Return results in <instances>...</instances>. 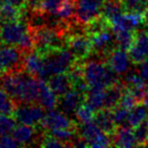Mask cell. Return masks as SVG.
<instances>
[{
    "mask_svg": "<svg viewBox=\"0 0 148 148\" xmlns=\"http://www.w3.org/2000/svg\"><path fill=\"white\" fill-rule=\"evenodd\" d=\"M82 74L89 88L106 89L119 83V75L110 67L109 64L106 65L99 60L86 62L82 67Z\"/></svg>",
    "mask_w": 148,
    "mask_h": 148,
    "instance_id": "obj_1",
    "label": "cell"
},
{
    "mask_svg": "<svg viewBox=\"0 0 148 148\" xmlns=\"http://www.w3.org/2000/svg\"><path fill=\"white\" fill-rule=\"evenodd\" d=\"M45 58V75L46 79H49L52 75L59 73H65L70 71L75 63V56L70 49L54 50L44 55Z\"/></svg>",
    "mask_w": 148,
    "mask_h": 148,
    "instance_id": "obj_2",
    "label": "cell"
},
{
    "mask_svg": "<svg viewBox=\"0 0 148 148\" xmlns=\"http://www.w3.org/2000/svg\"><path fill=\"white\" fill-rule=\"evenodd\" d=\"M32 31L35 38L36 50L43 55L63 47V38L58 29L44 27Z\"/></svg>",
    "mask_w": 148,
    "mask_h": 148,
    "instance_id": "obj_3",
    "label": "cell"
},
{
    "mask_svg": "<svg viewBox=\"0 0 148 148\" xmlns=\"http://www.w3.org/2000/svg\"><path fill=\"white\" fill-rule=\"evenodd\" d=\"M23 52L16 46L5 45L0 47V74L23 70Z\"/></svg>",
    "mask_w": 148,
    "mask_h": 148,
    "instance_id": "obj_4",
    "label": "cell"
},
{
    "mask_svg": "<svg viewBox=\"0 0 148 148\" xmlns=\"http://www.w3.org/2000/svg\"><path fill=\"white\" fill-rule=\"evenodd\" d=\"M31 29L21 21H6L0 25V39L5 45L18 46L23 38Z\"/></svg>",
    "mask_w": 148,
    "mask_h": 148,
    "instance_id": "obj_5",
    "label": "cell"
},
{
    "mask_svg": "<svg viewBox=\"0 0 148 148\" xmlns=\"http://www.w3.org/2000/svg\"><path fill=\"white\" fill-rule=\"evenodd\" d=\"M45 109L36 103H21L14 111V118L19 124L36 126L41 124L45 117Z\"/></svg>",
    "mask_w": 148,
    "mask_h": 148,
    "instance_id": "obj_6",
    "label": "cell"
},
{
    "mask_svg": "<svg viewBox=\"0 0 148 148\" xmlns=\"http://www.w3.org/2000/svg\"><path fill=\"white\" fill-rule=\"evenodd\" d=\"M76 17L81 23H89L99 18L105 0H75Z\"/></svg>",
    "mask_w": 148,
    "mask_h": 148,
    "instance_id": "obj_7",
    "label": "cell"
},
{
    "mask_svg": "<svg viewBox=\"0 0 148 148\" xmlns=\"http://www.w3.org/2000/svg\"><path fill=\"white\" fill-rule=\"evenodd\" d=\"M89 40L91 44V50L99 53V55L108 54L112 51L114 43H116L115 34L113 29H109V27L103 29L99 32L89 34Z\"/></svg>",
    "mask_w": 148,
    "mask_h": 148,
    "instance_id": "obj_8",
    "label": "cell"
},
{
    "mask_svg": "<svg viewBox=\"0 0 148 148\" xmlns=\"http://www.w3.org/2000/svg\"><path fill=\"white\" fill-rule=\"evenodd\" d=\"M23 67L29 74L42 80H46L45 58L38 50L27 52V54L23 56Z\"/></svg>",
    "mask_w": 148,
    "mask_h": 148,
    "instance_id": "obj_9",
    "label": "cell"
},
{
    "mask_svg": "<svg viewBox=\"0 0 148 148\" xmlns=\"http://www.w3.org/2000/svg\"><path fill=\"white\" fill-rule=\"evenodd\" d=\"M131 63L133 62L130 58L129 52L121 48L112 50L108 55V64L118 75H125L130 71Z\"/></svg>",
    "mask_w": 148,
    "mask_h": 148,
    "instance_id": "obj_10",
    "label": "cell"
},
{
    "mask_svg": "<svg viewBox=\"0 0 148 148\" xmlns=\"http://www.w3.org/2000/svg\"><path fill=\"white\" fill-rule=\"evenodd\" d=\"M128 52L134 64H139L148 59V32H137L133 45Z\"/></svg>",
    "mask_w": 148,
    "mask_h": 148,
    "instance_id": "obj_11",
    "label": "cell"
},
{
    "mask_svg": "<svg viewBox=\"0 0 148 148\" xmlns=\"http://www.w3.org/2000/svg\"><path fill=\"white\" fill-rule=\"evenodd\" d=\"M65 113L58 110H51L48 111L45 115L43 121L41 122L42 127L47 131H53L58 129H66V128H74L73 123L67 117Z\"/></svg>",
    "mask_w": 148,
    "mask_h": 148,
    "instance_id": "obj_12",
    "label": "cell"
},
{
    "mask_svg": "<svg viewBox=\"0 0 148 148\" xmlns=\"http://www.w3.org/2000/svg\"><path fill=\"white\" fill-rule=\"evenodd\" d=\"M85 95L76 89L71 88L69 91L60 97L58 105L63 113L66 115H74L79 107L83 103Z\"/></svg>",
    "mask_w": 148,
    "mask_h": 148,
    "instance_id": "obj_13",
    "label": "cell"
},
{
    "mask_svg": "<svg viewBox=\"0 0 148 148\" xmlns=\"http://www.w3.org/2000/svg\"><path fill=\"white\" fill-rule=\"evenodd\" d=\"M68 48L73 53L75 58L78 60L84 59L89 55L91 50V44L89 38L84 35H73L68 39Z\"/></svg>",
    "mask_w": 148,
    "mask_h": 148,
    "instance_id": "obj_14",
    "label": "cell"
},
{
    "mask_svg": "<svg viewBox=\"0 0 148 148\" xmlns=\"http://www.w3.org/2000/svg\"><path fill=\"white\" fill-rule=\"evenodd\" d=\"M113 145L123 148L138 146L134 135V130H132V128L127 125L120 126L119 128H117L116 132L114 133Z\"/></svg>",
    "mask_w": 148,
    "mask_h": 148,
    "instance_id": "obj_15",
    "label": "cell"
},
{
    "mask_svg": "<svg viewBox=\"0 0 148 148\" xmlns=\"http://www.w3.org/2000/svg\"><path fill=\"white\" fill-rule=\"evenodd\" d=\"M48 85L52 88V90L58 95L61 97L64 93L69 91L73 87L72 85V79L69 74L65 73H59L52 75L48 79Z\"/></svg>",
    "mask_w": 148,
    "mask_h": 148,
    "instance_id": "obj_16",
    "label": "cell"
},
{
    "mask_svg": "<svg viewBox=\"0 0 148 148\" xmlns=\"http://www.w3.org/2000/svg\"><path fill=\"white\" fill-rule=\"evenodd\" d=\"M95 122L105 133L109 135H113L118 127L114 121L112 110L110 109H101L97 111L95 116Z\"/></svg>",
    "mask_w": 148,
    "mask_h": 148,
    "instance_id": "obj_17",
    "label": "cell"
},
{
    "mask_svg": "<svg viewBox=\"0 0 148 148\" xmlns=\"http://www.w3.org/2000/svg\"><path fill=\"white\" fill-rule=\"evenodd\" d=\"M58 95L52 90L51 87L48 85V83L43 80L41 85V90H40V95L38 103L41 105L46 111H51L54 110L58 106Z\"/></svg>",
    "mask_w": 148,
    "mask_h": 148,
    "instance_id": "obj_18",
    "label": "cell"
},
{
    "mask_svg": "<svg viewBox=\"0 0 148 148\" xmlns=\"http://www.w3.org/2000/svg\"><path fill=\"white\" fill-rule=\"evenodd\" d=\"M106 89L89 88L85 95V103L97 113L101 109H105Z\"/></svg>",
    "mask_w": 148,
    "mask_h": 148,
    "instance_id": "obj_19",
    "label": "cell"
},
{
    "mask_svg": "<svg viewBox=\"0 0 148 148\" xmlns=\"http://www.w3.org/2000/svg\"><path fill=\"white\" fill-rule=\"evenodd\" d=\"M124 91H125V86L121 83H117L106 88L105 109L113 110L114 108L119 106Z\"/></svg>",
    "mask_w": 148,
    "mask_h": 148,
    "instance_id": "obj_20",
    "label": "cell"
},
{
    "mask_svg": "<svg viewBox=\"0 0 148 148\" xmlns=\"http://www.w3.org/2000/svg\"><path fill=\"white\" fill-rule=\"evenodd\" d=\"M78 135L81 138L85 140L87 142V144L91 143L93 140H95L101 133H103V130L97 126V124L93 121L87 122V123L80 124V126L78 127Z\"/></svg>",
    "mask_w": 148,
    "mask_h": 148,
    "instance_id": "obj_21",
    "label": "cell"
},
{
    "mask_svg": "<svg viewBox=\"0 0 148 148\" xmlns=\"http://www.w3.org/2000/svg\"><path fill=\"white\" fill-rule=\"evenodd\" d=\"M12 136L15 138L17 142L21 145H29L35 139V130L33 129V126L21 124L16 126L12 132Z\"/></svg>",
    "mask_w": 148,
    "mask_h": 148,
    "instance_id": "obj_22",
    "label": "cell"
},
{
    "mask_svg": "<svg viewBox=\"0 0 148 148\" xmlns=\"http://www.w3.org/2000/svg\"><path fill=\"white\" fill-rule=\"evenodd\" d=\"M148 119V109L143 103H138L130 110L127 125L131 128H136Z\"/></svg>",
    "mask_w": 148,
    "mask_h": 148,
    "instance_id": "obj_23",
    "label": "cell"
},
{
    "mask_svg": "<svg viewBox=\"0 0 148 148\" xmlns=\"http://www.w3.org/2000/svg\"><path fill=\"white\" fill-rule=\"evenodd\" d=\"M123 10L121 0H105L101 8V16L110 23L116 16L122 14Z\"/></svg>",
    "mask_w": 148,
    "mask_h": 148,
    "instance_id": "obj_24",
    "label": "cell"
},
{
    "mask_svg": "<svg viewBox=\"0 0 148 148\" xmlns=\"http://www.w3.org/2000/svg\"><path fill=\"white\" fill-rule=\"evenodd\" d=\"M21 17V8L8 2L0 3V21L2 23L6 21H19Z\"/></svg>",
    "mask_w": 148,
    "mask_h": 148,
    "instance_id": "obj_25",
    "label": "cell"
},
{
    "mask_svg": "<svg viewBox=\"0 0 148 148\" xmlns=\"http://www.w3.org/2000/svg\"><path fill=\"white\" fill-rule=\"evenodd\" d=\"M115 34L116 44L119 48L126 51H129L133 42L135 40V31L131 29H119V31H113Z\"/></svg>",
    "mask_w": 148,
    "mask_h": 148,
    "instance_id": "obj_26",
    "label": "cell"
},
{
    "mask_svg": "<svg viewBox=\"0 0 148 148\" xmlns=\"http://www.w3.org/2000/svg\"><path fill=\"white\" fill-rule=\"evenodd\" d=\"M60 21H67L76 16V2L75 0H63L58 12L56 13Z\"/></svg>",
    "mask_w": 148,
    "mask_h": 148,
    "instance_id": "obj_27",
    "label": "cell"
},
{
    "mask_svg": "<svg viewBox=\"0 0 148 148\" xmlns=\"http://www.w3.org/2000/svg\"><path fill=\"white\" fill-rule=\"evenodd\" d=\"M15 101L5 92L4 89L0 87V114L3 115H11L14 114L16 109Z\"/></svg>",
    "mask_w": 148,
    "mask_h": 148,
    "instance_id": "obj_28",
    "label": "cell"
},
{
    "mask_svg": "<svg viewBox=\"0 0 148 148\" xmlns=\"http://www.w3.org/2000/svg\"><path fill=\"white\" fill-rule=\"evenodd\" d=\"M126 12L142 13L148 7V0H121Z\"/></svg>",
    "mask_w": 148,
    "mask_h": 148,
    "instance_id": "obj_29",
    "label": "cell"
},
{
    "mask_svg": "<svg viewBox=\"0 0 148 148\" xmlns=\"http://www.w3.org/2000/svg\"><path fill=\"white\" fill-rule=\"evenodd\" d=\"M16 119L11 115L0 114V135H8L16 127Z\"/></svg>",
    "mask_w": 148,
    "mask_h": 148,
    "instance_id": "obj_30",
    "label": "cell"
},
{
    "mask_svg": "<svg viewBox=\"0 0 148 148\" xmlns=\"http://www.w3.org/2000/svg\"><path fill=\"white\" fill-rule=\"evenodd\" d=\"M75 118L80 124L87 123L95 120V112L91 109L90 107L86 105V103H82L80 107L77 109V111L75 112Z\"/></svg>",
    "mask_w": 148,
    "mask_h": 148,
    "instance_id": "obj_31",
    "label": "cell"
},
{
    "mask_svg": "<svg viewBox=\"0 0 148 148\" xmlns=\"http://www.w3.org/2000/svg\"><path fill=\"white\" fill-rule=\"evenodd\" d=\"M134 135L138 146H147L148 144V119L134 128Z\"/></svg>",
    "mask_w": 148,
    "mask_h": 148,
    "instance_id": "obj_32",
    "label": "cell"
},
{
    "mask_svg": "<svg viewBox=\"0 0 148 148\" xmlns=\"http://www.w3.org/2000/svg\"><path fill=\"white\" fill-rule=\"evenodd\" d=\"M112 113H113V118H114V121H115L116 125L119 126V127L120 126L127 125L126 123H128L130 110L121 107V106H117V107L112 110Z\"/></svg>",
    "mask_w": 148,
    "mask_h": 148,
    "instance_id": "obj_33",
    "label": "cell"
},
{
    "mask_svg": "<svg viewBox=\"0 0 148 148\" xmlns=\"http://www.w3.org/2000/svg\"><path fill=\"white\" fill-rule=\"evenodd\" d=\"M63 0H40L39 10L47 14H56Z\"/></svg>",
    "mask_w": 148,
    "mask_h": 148,
    "instance_id": "obj_34",
    "label": "cell"
},
{
    "mask_svg": "<svg viewBox=\"0 0 148 148\" xmlns=\"http://www.w3.org/2000/svg\"><path fill=\"white\" fill-rule=\"evenodd\" d=\"M139 103L140 101L136 99L135 95L130 92L128 89H126V90L124 91L123 95H122L119 106H121V107H123V108H126V109H128V110H131Z\"/></svg>",
    "mask_w": 148,
    "mask_h": 148,
    "instance_id": "obj_35",
    "label": "cell"
},
{
    "mask_svg": "<svg viewBox=\"0 0 148 148\" xmlns=\"http://www.w3.org/2000/svg\"><path fill=\"white\" fill-rule=\"evenodd\" d=\"M21 144L15 140L13 136L8 135H0V147L1 148H13L18 147Z\"/></svg>",
    "mask_w": 148,
    "mask_h": 148,
    "instance_id": "obj_36",
    "label": "cell"
},
{
    "mask_svg": "<svg viewBox=\"0 0 148 148\" xmlns=\"http://www.w3.org/2000/svg\"><path fill=\"white\" fill-rule=\"evenodd\" d=\"M41 146L43 147H50V148H54V147H66L65 143L61 142L60 140L56 139L55 137L50 135L49 137L45 138V139L42 140Z\"/></svg>",
    "mask_w": 148,
    "mask_h": 148,
    "instance_id": "obj_37",
    "label": "cell"
},
{
    "mask_svg": "<svg viewBox=\"0 0 148 148\" xmlns=\"http://www.w3.org/2000/svg\"><path fill=\"white\" fill-rule=\"evenodd\" d=\"M138 67L136 71L139 73V75L144 79L146 83L148 84V59L144 60L143 62L137 64Z\"/></svg>",
    "mask_w": 148,
    "mask_h": 148,
    "instance_id": "obj_38",
    "label": "cell"
},
{
    "mask_svg": "<svg viewBox=\"0 0 148 148\" xmlns=\"http://www.w3.org/2000/svg\"><path fill=\"white\" fill-rule=\"evenodd\" d=\"M4 2H8V3H10V4L15 5V6L21 8V7L27 5V0H4Z\"/></svg>",
    "mask_w": 148,
    "mask_h": 148,
    "instance_id": "obj_39",
    "label": "cell"
},
{
    "mask_svg": "<svg viewBox=\"0 0 148 148\" xmlns=\"http://www.w3.org/2000/svg\"><path fill=\"white\" fill-rule=\"evenodd\" d=\"M143 21H144V23H145V25H148V7L143 12Z\"/></svg>",
    "mask_w": 148,
    "mask_h": 148,
    "instance_id": "obj_40",
    "label": "cell"
},
{
    "mask_svg": "<svg viewBox=\"0 0 148 148\" xmlns=\"http://www.w3.org/2000/svg\"><path fill=\"white\" fill-rule=\"evenodd\" d=\"M142 103H143V105L145 106V107L148 109V91L146 92V95H145V97H144V99H143V101H142Z\"/></svg>",
    "mask_w": 148,
    "mask_h": 148,
    "instance_id": "obj_41",
    "label": "cell"
},
{
    "mask_svg": "<svg viewBox=\"0 0 148 148\" xmlns=\"http://www.w3.org/2000/svg\"><path fill=\"white\" fill-rule=\"evenodd\" d=\"M2 2H4V0H0V3H2Z\"/></svg>",
    "mask_w": 148,
    "mask_h": 148,
    "instance_id": "obj_42",
    "label": "cell"
},
{
    "mask_svg": "<svg viewBox=\"0 0 148 148\" xmlns=\"http://www.w3.org/2000/svg\"><path fill=\"white\" fill-rule=\"evenodd\" d=\"M0 41H1V39H0Z\"/></svg>",
    "mask_w": 148,
    "mask_h": 148,
    "instance_id": "obj_43",
    "label": "cell"
},
{
    "mask_svg": "<svg viewBox=\"0 0 148 148\" xmlns=\"http://www.w3.org/2000/svg\"><path fill=\"white\" fill-rule=\"evenodd\" d=\"M147 32H148V31H147Z\"/></svg>",
    "mask_w": 148,
    "mask_h": 148,
    "instance_id": "obj_44",
    "label": "cell"
}]
</instances>
